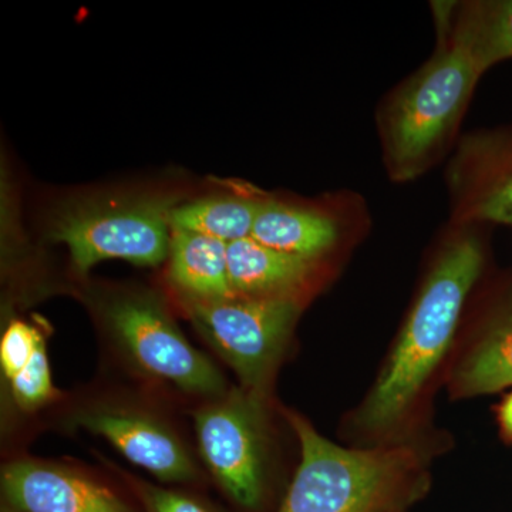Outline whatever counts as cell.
Listing matches in <instances>:
<instances>
[{
	"label": "cell",
	"mask_w": 512,
	"mask_h": 512,
	"mask_svg": "<svg viewBox=\"0 0 512 512\" xmlns=\"http://www.w3.org/2000/svg\"><path fill=\"white\" fill-rule=\"evenodd\" d=\"M76 421L164 483H187L197 477L184 444L154 417L133 410L94 409L79 414Z\"/></svg>",
	"instance_id": "obj_10"
},
{
	"label": "cell",
	"mask_w": 512,
	"mask_h": 512,
	"mask_svg": "<svg viewBox=\"0 0 512 512\" xmlns=\"http://www.w3.org/2000/svg\"><path fill=\"white\" fill-rule=\"evenodd\" d=\"M437 47L423 66L384 99L377 113L387 174L410 183L453 147L483 70L460 39L437 22Z\"/></svg>",
	"instance_id": "obj_2"
},
{
	"label": "cell",
	"mask_w": 512,
	"mask_h": 512,
	"mask_svg": "<svg viewBox=\"0 0 512 512\" xmlns=\"http://www.w3.org/2000/svg\"><path fill=\"white\" fill-rule=\"evenodd\" d=\"M168 275L188 302L234 296L228 275V244L221 239L173 229Z\"/></svg>",
	"instance_id": "obj_14"
},
{
	"label": "cell",
	"mask_w": 512,
	"mask_h": 512,
	"mask_svg": "<svg viewBox=\"0 0 512 512\" xmlns=\"http://www.w3.org/2000/svg\"><path fill=\"white\" fill-rule=\"evenodd\" d=\"M127 480L144 512H221L202 498L184 491L158 487L140 478L128 477Z\"/></svg>",
	"instance_id": "obj_19"
},
{
	"label": "cell",
	"mask_w": 512,
	"mask_h": 512,
	"mask_svg": "<svg viewBox=\"0 0 512 512\" xmlns=\"http://www.w3.org/2000/svg\"><path fill=\"white\" fill-rule=\"evenodd\" d=\"M316 262L265 247L248 237L228 244V275L234 296L298 298L312 281Z\"/></svg>",
	"instance_id": "obj_12"
},
{
	"label": "cell",
	"mask_w": 512,
	"mask_h": 512,
	"mask_svg": "<svg viewBox=\"0 0 512 512\" xmlns=\"http://www.w3.org/2000/svg\"><path fill=\"white\" fill-rule=\"evenodd\" d=\"M345 224L335 211L266 197L251 237L265 247L318 262L338 247Z\"/></svg>",
	"instance_id": "obj_11"
},
{
	"label": "cell",
	"mask_w": 512,
	"mask_h": 512,
	"mask_svg": "<svg viewBox=\"0 0 512 512\" xmlns=\"http://www.w3.org/2000/svg\"><path fill=\"white\" fill-rule=\"evenodd\" d=\"M9 387L16 404L28 412L45 406L56 396L45 340L39 343L25 369L10 380Z\"/></svg>",
	"instance_id": "obj_17"
},
{
	"label": "cell",
	"mask_w": 512,
	"mask_h": 512,
	"mask_svg": "<svg viewBox=\"0 0 512 512\" xmlns=\"http://www.w3.org/2000/svg\"><path fill=\"white\" fill-rule=\"evenodd\" d=\"M484 262V244L473 225H454L421 285L392 355L357 414L360 429L387 433L412 409L453 342Z\"/></svg>",
	"instance_id": "obj_1"
},
{
	"label": "cell",
	"mask_w": 512,
	"mask_h": 512,
	"mask_svg": "<svg viewBox=\"0 0 512 512\" xmlns=\"http://www.w3.org/2000/svg\"><path fill=\"white\" fill-rule=\"evenodd\" d=\"M434 19L463 42L483 72L512 59V0L433 3Z\"/></svg>",
	"instance_id": "obj_13"
},
{
	"label": "cell",
	"mask_w": 512,
	"mask_h": 512,
	"mask_svg": "<svg viewBox=\"0 0 512 512\" xmlns=\"http://www.w3.org/2000/svg\"><path fill=\"white\" fill-rule=\"evenodd\" d=\"M191 319L237 372L242 389L264 396L266 383L301 313L299 298L188 302Z\"/></svg>",
	"instance_id": "obj_6"
},
{
	"label": "cell",
	"mask_w": 512,
	"mask_h": 512,
	"mask_svg": "<svg viewBox=\"0 0 512 512\" xmlns=\"http://www.w3.org/2000/svg\"><path fill=\"white\" fill-rule=\"evenodd\" d=\"M42 340L36 326L19 319L9 323L0 339V367L8 382L25 369Z\"/></svg>",
	"instance_id": "obj_18"
},
{
	"label": "cell",
	"mask_w": 512,
	"mask_h": 512,
	"mask_svg": "<svg viewBox=\"0 0 512 512\" xmlns=\"http://www.w3.org/2000/svg\"><path fill=\"white\" fill-rule=\"evenodd\" d=\"M0 494L2 512H137L106 484L45 461L3 467Z\"/></svg>",
	"instance_id": "obj_9"
},
{
	"label": "cell",
	"mask_w": 512,
	"mask_h": 512,
	"mask_svg": "<svg viewBox=\"0 0 512 512\" xmlns=\"http://www.w3.org/2000/svg\"><path fill=\"white\" fill-rule=\"evenodd\" d=\"M512 386V299L491 320L484 335L457 367L454 393L480 396Z\"/></svg>",
	"instance_id": "obj_15"
},
{
	"label": "cell",
	"mask_w": 512,
	"mask_h": 512,
	"mask_svg": "<svg viewBox=\"0 0 512 512\" xmlns=\"http://www.w3.org/2000/svg\"><path fill=\"white\" fill-rule=\"evenodd\" d=\"M446 181L454 225L512 227V126L461 137Z\"/></svg>",
	"instance_id": "obj_8"
},
{
	"label": "cell",
	"mask_w": 512,
	"mask_h": 512,
	"mask_svg": "<svg viewBox=\"0 0 512 512\" xmlns=\"http://www.w3.org/2000/svg\"><path fill=\"white\" fill-rule=\"evenodd\" d=\"M266 197L256 192L211 195L177 205L171 227L195 232L231 244L251 237L252 229Z\"/></svg>",
	"instance_id": "obj_16"
},
{
	"label": "cell",
	"mask_w": 512,
	"mask_h": 512,
	"mask_svg": "<svg viewBox=\"0 0 512 512\" xmlns=\"http://www.w3.org/2000/svg\"><path fill=\"white\" fill-rule=\"evenodd\" d=\"M175 207L158 195L84 201L60 212L50 237L66 245L82 274L110 259L157 266L170 254Z\"/></svg>",
	"instance_id": "obj_4"
},
{
	"label": "cell",
	"mask_w": 512,
	"mask_h": 512,
	"mask_svg": "<svg viewBox=\"0 0 512 512\" xmlns=\"http://www.w3.org/2000/svg\"><path fill=\"white\" fill-rule=\"evenodd\" d=\"M201 456L225 494L245 510L265 495V430L262 396L235 389L195 414Z\"/></svg>",
	"instance_id": "obj_7"
},
{
	"label": "cell",
	"mask_w": 512,
	"mask_h": 512,
	"mask_svg": "<svg viewBox=\"0 0 512 512\" xmlns=\"http://www.w3.org/2000/svg\"><path fill=\"white\" fill-rule=\"evenodd\" d=\"M301 444V464L278 512H404L429 481L409 447L352 450L325 439L289 414Z\"/></svg>",
	"instance_id": "obj_3"
},
{
	"label": "cell",
	"mask_w": 512,
	"mask_h": 512,
	"mask_svg": "<svg viewBox=\"0 0 512 512\" xmlns=\"http://www.w3.org/2000/svg\"><path fill=\"white\" fill-rule=\"evenodd\" d=\"M123 352L147 376L200 396H224V377L194 348L153 293L123 292L104 306Z\"/></svg>",
	"instance_id": "obj_5"
},
{
	"label": "cell",
	"mask_w": 512,
	"mask_h": 512,
	"mask_svg": "<svg viewBox=\"0 0 512 512\" xmlns=\"http://www.w3.org/2000/svg\"><path fill=\"white\" fill-rule=\"evenodd\" d=\"M498 421L504 436L512 440V392L505 397L498 409Z\"/></svg>",
	"instance_id": "obj_20"
}]
</instances>
